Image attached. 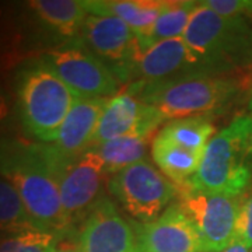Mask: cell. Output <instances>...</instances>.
Segmentation results:
<instances>
[{"label":"cell","instance_id":"cell-1","mask_svg":"<svg viewBox=\"0 0 252 252\" xmlns=\"http://www.w3.org/2000/svg\"><path fill=\"white\" fill-rule=\"evenodd\" d=\"M67 158L54 144L0 140V175L16 188L36 230L67 238L58 174Z\"/></svg>","mask_w":252,"mask_h":252},{"label":"cell","instance_id":"cell-2","mask_svg":"<svg viewBox=\"0 0 252 252\" xmlns=\"http://www.w3.org/2000/svg\"><path fill=\"white\" fill-rule=\"evenodd\" d=\"M18 118L26 132L42 143H54L79 95L41 58L16 73Z\"/></svg>","mask_w":252,"mask_h":252},{"label":"cell","instance_id":"cell-3","mask_svg":"<svg viewBox=\"0 0 252 252\" xmlns=\"http://www.w3.org/2000/svg\"><path fill=\"white\" fill-rule=\"evenodd\" d=\"M144 104L153 107L164 119L210 117L225 109L240 94L238 81L213 74L181 76L168 80L127 86Z\"/></svg>","mask_w":252,"mask_h":252},{"label":"cell","instance_id":"cell-4","mask_svg":"<svg viewBox=\"0 0 252 252\" xmlns=\"http://www.w3.org/2000/svg\"><path fill=\"white\" fill-rule=\"evenodd\" d=\"M252 181V117L241 115L206 146L189 189L241 196Z\"/></svg>","mask_w":252,"mask_h":252},{"label":"cell","instance_id":"cell-5","mask_svg":"<svg viewBox=\"0 0 252 252\" xmlns=\"http://www.w3.org/2000/svg\"><path fill=\"white\" fill-rule=\"evenodd\" d=\"M184 41L209 74L223 76L252 52V30L247 17H224L198 1Z\"/></svg>","mask_w":252,"mask_h":252},{"label":"cell","instance_id":"cell-6","mask_svg":"<svg viewBox=\"0 0 252 252\" xmlns=\"http://www.w3.org/2000/svg\"><path fill=\"white\" fill-rule=\"evenodd\" d=\"M107 188L139 223L154 221L180 196V188L146 158L111 175Z\"/></svg>","mask_w":252,"mask_h":252},{"label":"cell","instance_id":"cell-7","mask_svg":"<svg viewBox=\"0 0 252 252\" xmlns=\"http://www.w3.org/2000/svg\"><path fill=\"white\" fill-rule=\"evenodd\" d=\"M178 205L198 231L202 252H221L235 240L240 196L180 189Z\"/></svg>","mask_w":252,"mask_h":252},{"label":"cell","instance_id":"cell-8","mask_svg":"<svg viewBox=\"0 0 252 252\" xmlns=\"http://www.w3.org/2000/svg\"><path fill=\"white\" fill-rule=\"evenodd\" d=\"M42 59L81 98L115 97L121 83L79 39L48 51Z\"/></svg>","mask_w":252,"mask_h":252},{"label":"cell","instance_id":"cell-9","mask_svg":"<svg viewBox=\"0 0 252 252\" xmlns=\"http://www.w3.org/2000/svg\"><path fill=\"white\" fill-rule=\"evenodd\" d=\"M79 41L114 73L121 84H130L140 46L136 32L126 23L112 16L89 14Z\"/></svg>","mask_w":252,"mask_h":252},{"label":"cell","instance_id":"cell-10","mask_svg":"<svg viewBox=\"0 0 252 252\" xmlns=\"http://www.w3.org/2000/svg\"><path fill=\"white\" fill-rule=\"evenodd\" d=\"M108 174L95 152L90 149L79 158L69 160L58 175L63 215L69 233L86 220L104 196Z\"/></svg>","mask_w":252,"mask_h":252},{"label":"cell","instance_id":"cell-11","mask_svg":"<svg viewBox=\"0 0 252 252\" xmlns=\"http://www.w3.org/2000/svg\"><path fill=\"white\" fill-rule=\"evenodd\" d=\"M76 243L80 252H137L133 221L124 219L107 196L81 223Z\"/></svg>","mask_w":252,"mask_h":252},{"label":"cell","instance_id":"cell-12","mask_svg":"<svg viewBox=\"0 0 252 252\" xmlns=\"http://www.w3.org/2000/svg\"><path fill=\"white\" fill-rule=\"evenodd\" d=\"M164 121L157 109L144 104L127 87L126 91L108 99L99 117L93 146L137 132L154 135Z\"/></svg>","mask_w":252,"mask_h":252},{"label":"cell","instance_id":"cell-13","mask_svg":"<svg viewBox=\"0 0 252 252\" xmlns=\"http://www.w3.org/2000/svg\"><path fill=\"white\" fill-rule=\"evenodd\" d=\"M137 252H202L198 231L178 203L150 223H135Z\"/></svg>","mask_w":252,"mask_h":252},{"label":"cell","instance_id":"cell-14","mask_svg":"<svg viewBox=\"0 0 252 252\" xmlns=\"http://www.w3.org/2000/svg\"><path fill=\"white\" fill-rule=\"evenodd\" d=\"M192 74L209 73L205 64L189 49L184 38L181 36L161 41L140 52L130 83H154Z\"/></svg>","mask_w":252,"mask_h":252},{"label":"cell","instance_id":"cell-15","mask_svg":"<svg viewBox=\"0 0 252 252\" xmlns=\"http://www.w3.org/2000/svg\"><path fill=\"white\" fill-rule=\"evenodd\" d=\"M107 102L105 98L76 99L52 143L64 158H79L93 147L99 117Z\"/></svg>","mask_w":252,"mask_h":252},{"label":"cell","instance_id":"cell-16","mask_svg":"<svg viewBox=\"0 0 252 252\" xmlns=\"http://www.w3.org/2000/svg\"><path fill=\"white\" fill-rule=\"evenodd\" d=\"M31 16L48 34L64 39H79L89 11L80 0H31L26 3Z\"/></svg>","mask_w":252,"mask_h":252},{"label":"cell","instance_id":"cell-17","mask_svg":"<svg viewBox=\"0 0 252 252\" xmlns=\"http://www.w3.org/2000/svg\"><path fill=\"white\" fill-rule=\"evenodd\" d=\"M167 3L164 0H84L89 14L119 18L135 31L137 38L153 27Z\"/></svg>","mask_w":252,"mask_h":252},{"label":"cell","instance_id":"cell-18","mask_svg":"<svg viewBox=\"0 0 252 252\" xmlns=\"http://www.w3.org/2000/svg\"><path fill=\"white\" fill-rule=\"evenodd\" d=\"M152 156L160 171L180 189L188 188L202 161V156L172 143L161 135L154 137Z\"/></svg>","mask_w":252,"mask_h":252},{"label":"cell","instance_id":"cell-19","mask_svg":"<svg viewBox=\"0 0 252 252\" xmlns=\"http://www.w3.org/2000/svg\"><path fill=\"white\" fill-rule=\"evenodd\" d=\"M153 136V133L137 132L93 146L91 149L98 156L104 170L108 177H111L115 172L144 160L147 147Z\"/></svg>","mask_w":252,"mask_h":252},{"label":"cell","instance_id":"cell-20","mask_svg":"<svg viewBox=\"0 0 252 252\" xmlns=\"http://www.w3.org/2000/svg\"><path fill=\"white\" fill-rule=\"evenodd\" d=\"M198 7V1L193 0H178L168 1L158 18L156 20L153 27L150 28L143 36L137 38L140 52L149 49L161 41L181 38L185 34L189 20L193 11Z\"/></svg>","mask_w":252,"mask_h":252},{"label":"cell","instance_id":"cell-21","mask_svg":"<svg viewBox=\"0 0 252 252\" xmlns=\"http://www.w3.org/2000/svg\"><path fill=\"white\" fill-rule=\"evenodd\" d=\"M215 133V125L210 121V117L199 115V117L181 118L172 119L161 129L158 135L171 140L172 143L178 144L189 152L203 156L209 142Z\"/></svg>","mask_w":252,"mask_h":252},{"label":"cell","instance_id":"cell-22","mask_svg":"<svg viewBox=\"0 0 252 252\" xmlns=\"http://www.w3.org/2000/svg\"><path fill=\"white\" fill-rule=\"evenodd\" d=\"M36 230L16 188L0 175V231L16 234Z\"/></svg>","mask_w":252,"mask_h":252},{"label":"cell","instance_id":"cell-23","mask_svg":"<svg viewBox=\"0 0 252 252\" xmlns=\"http://www.w3.org/2000/svg\"><path fill=\"white\" fill-rule=\"evenodd\" d=\"M59 238L52 233L27 230L0 240V252H56Z\"/></svg>","mask_w":252,"mask_h":252},{"label":"cell","instance_id":"cell-24","mask_svg":"<svg viewBox=\"0 0 252 252\" xmlns=\"http://www.w3.org/2000/svg\"><path fill=\"white\" fill-rule=\"evenodd\" d=\"M200 4L224 17H248L252 14V0H205Z\"/></svg>","mask_w":252,"mask_h":252},{"label":"cell","instance_id":"cell-25","mask_svg":"<svg viewBox=\"0 0 252 252\" xmlns=\"http://www.w3.org/2000/svg\"><path fill=\"white\" fill-rule=\"evenodd\" d=\"M235 240L252 248V196L241 203L235 225Z\"/></svg>","mask_w":252,"mask_h":252},{"label":"cell","instance_id":"cell-26","mask_svg":"<svg viewBox=\"0 0 252 252\" xmlns=\"http://www.w3.org/2000/svg\"><path fill=\"white\" fill-rule=\"evenodd\" d=\"M13 38L14 34L11 30V18L0 4V54L9 52L7 49L13 46Z\"/></svg>","mask_w":252,"mask_h":252},{"label":"cell","instance_id":"cell-27","mask_svg":"<svg viewBox=\"0 0 252 252\" xmlns=\"http://www.w3.org/2000/svg\"><path fill=\"white\" fill-rule=\"evenodd\" d=\"M9 102H7V98H6V94H4V90H3V86L0 83V125L9 118Z\"/></svg>","mask_w":252,"mask_h":252},{"label":"cell","instance_id":"cell-28","mask_svg":"<svg viewBox=\"0 0 252 252\" xmlns=\"http://www.w3.org/2000/svg\"><path fill=\"white\" fill-rule=\"evenodd\" d=\"M221 252H252V250L250 247H247L245 244H243L241 241H237L234 240L233 243L230 244L225 250H223Z\"/></svg>","mask_w":252,"mask_h":252},{"label":"cell","instance_id":"cell-29","mask_svg":"<svg viewBox=\"0 0 252 252\" xmlns=\"http://www.w3.org/2000/svg\"><path fill=\"white\" fill-rule=\"evenodd\" d=\"M56 252H80L79 248H73V247H63L61 250H56Z\"/></svg>","mask_w":252,"mask_h":252},{"label":"cell","instance_id":"cell-30","mask_svg":"<svg viewBox=\"0 0 252 252\" xmlns=\"http://www.w3.org/2000/svg\"><path fill=\"white\" fill-rule=\"evenodd\" d=\"M250 109H251V112H252V93H251V99H250Z\"/></svg>","mask_w":252,"mask_h":252},{"label":"cell","instance_id":"cell-31","mask_svg":"<svg viewBox=\"0 0 252 252\" xmlns=\"http://www.w3.org/2000/svg\"><path fill=\"white\" fill-rule=\"evenodd\" d=\"M251 250H252V248H251Z\"/></svg>","mask_w":252,"mask_h":252}]
</instances>
